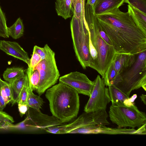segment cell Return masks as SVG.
<instances>
[{
	"label": "cell",
	"instance_id": "cell-21",
	"mask_svg": "<svg viewBox=\"0 0 146 146\" xmlns=\"http://www.w3.org/2000/svg\"><path fill=\"white\" fill-rule=\"evenodd\" d=\"M74 10L73 16L80 21L86 23L85 7V0H72Z\"/></svg>",
	"mask_w": 146,
	"mask_h": 146
},
{
	"label": "cell",
	"instance_id": "cell-26",
	"mask_svg": "<svg viewBox=\"0 0 146 146\" xmlns=\"http://www.w3.org/2000/svg\"><path fill=\"white\" fill-rule=\"evenodd\" d=\"M6 21L5 14L0 5V37L4 38H8L9 37Z\"/></svg>",
	"mask_w": 146,
	"mask_h": 146
},
{
	"label": "cell",
	"instance_id": "cell-12",
	"mask_svg": "<svg viewBox=\"0 0 146 146\" xmlns=\"http://www.w3.org/2000/svg\"><path fill=\"white\" fill-rule=\"evenodd\" d=\"M134 54L116 53L113 60L102 78L105 84L108 86L112 84L116 76L131 62Z\"/></svg>",
	"mask_w": 146,
	"mask_h": 146
},
{
	"label": "cell",
	"instance_id": "cell-30",
	"mask_svg": "<svg viewBox=\"0 0 146 146\" xmlns=\"http://www.w3.org/2000/svg\"><path fill=\"white\" fill-rule=\"evenodd\" d=\"M33 52L39 55L42 60L45 59L46 56V53L44 47L42 48L35 45L33 48Z\"/></svg>",
	"mask_w": 146,
	"mask_h": 146
},
{
	"label": "cell",
	"instance_id": "cell-28",
	"mask_svg": "<svg viewBox=\"0 0 146 146\" xmlns=\"http://www.w3.org/2000/svg\"><path fill=\"white\" fill-rule=\"evenodd\" d=\"M126 3L146 13V0H127Z\"/></svg>",
	"mask_w": 146,
	"mask_h": 146
},
{
	"label": "cell",
	"instance_id": "cell-23",
	"mask_svg": "<svg viewBox=\"0 0 146 146\" xmlns=\"http://www.w3.org/2000/svg\"><path fill=\"white\" fill-rule=\"evenodd\" d=\"M28 78L27 75L26 74L25 76L18 78L9 83L13 92L14 104L16 103L19 94Z\"/></svg>",
	"mask_w": 146,
	"mask_h": 146
},
{
	"label": "cell",
	"instance_id": "cell-8",
	"mask_svg": "<svg viewBox=\"0 0 146 146\" xmlns=\"http://www.w3.org/2000/svg\"><path fill=\"white\" fill-rule=\"evenodd\" d=\"M44 48L46 51V56L33 70H37L39 73L40 81L35 90L39 96L54 85L57 83L60 76L54 52L47 44L45 45Z\"/></svg>",
	"mask_w": 146,
	"mask_h": 146
},
{
	"label": "cell",
	"instance_id": "cell-27",
	"mask_svg": "<svg viewBox=\"0 0 146 146\" xmlns=\"http://www.w3.org/2000/svg\"><path fill=\"white\" fill-rule=\"evenodd\" d=\"M29 88V81L28 78L19 94L16 103L17 104H27Z\"/></svg>",
	"mask_w": 146,
	"mask_h": 146
},
{
	"label": "cell",
	"instance_id": "cell-33",
	"mask_svg": "<svg viewBox=\"0 0 146 146\" xmlns=\"http://www.w3.org/2000/svg\"><path fill=\"white\" fill-rule=\"evenodd\" d=\"M140 97L141 101L145 105L146 104V95L145 94H142L140 96Z\"/></svg>",
	"mask_w": 146,
	"mask_h": 146
},
{
	"label": "cell",
	"instance_id": "cell-32",
	"mask_svg": "<svg viewBox=\"0 0 146 146\" xmlns=\"http://www.w3.org/2000/svg\"><path fill=\"white\" fill-rule=\"evenodd\" d=\"M6 105L4 99L1 95L0 90V110L3 111Z\"/></svg>",
	"mask_w": 146,
	"mask_h": 146
},
{
	"label": "cell",
	"instance_id": "cell-24",
	"mask_svg": "<svg viewBox=\"0 0 146 146\" xmlns=\"http://www.w3.org/2000/svg\"><path fill=\"white\" fill-rule=\"evenodd\" d=\"M26 74L28 77L29 88L33 91L35 90L39 82L40 76L39 71L36 69L32 71L28 68Z\"/></svg>",
	"mask_w": 146,
	"mask_h": 146
},
{
	"label": "cell",
	"instance_id": "cell-22",
	"mask_svg": "<svg viewBox=\"0 0 146 146\" xmlns=\"http://www.w3.org/2000/svg\"><path fill=\"white\" fill-rule=\"evenodd\" d=\"M0 90L6 103L12 102L14 104L13 92L10 83L3 80L0 77Z\"/></svg>",
	"mask_w": 146,
	"mask_h": 146
},
{
	"label": "cell",
	"instance_id": "cell-5",
	"mask_svg": "<svg viewBox=\"0 0 146 146\" xmlns=\"http://www.w3.org/2000/svg\"><path fill=\"white\" fill-rule=\"evenodd\" d=\"M129 97L133 90L146 91V49L135 54L130 63L118 75L112 84Z\"/></svg>",
	"mask_w": 146,
	"mask_h": 146
},
{
	"label": "cell",
	"instance_id": "cell-14",
	"mask_svg": "<svg viewBox=\"0 0 146 146\" xmlns=\"http://www.w3.org/2000/svg\"><path fill=\"white\" fill-rule=\"evenodd\" d=\"M127 0H96L93 6L95 15L106 10L119 8Z\"/></svg>",
	"mask_w": 146,
	"mask_h": 146
},
{
	"label": "cell",
	"instance_id": "cell-29",
	"mask_svg": "<svg viewBox=\"0 0 146 146\" xmlns=\"http://www.w3.org/2000/svg\"><path fill=\"white\" fill-rule=\"evenodd\" d=\"M42 60L41 58L39 55L33 52L28 68L30 70L33 71L35 67Z\"/></svg>",
	"mask_w": 146,
	"mask_h": 146
},
{
	"label": "cell",
	"instance_id": "cell-4",
	"mask_svg": "<svg viewBox=\"0 0 146 146\" xmlns=\"http://www.w3.org/2000/svg\"><path fill=\"white\" fill-rule=\"evenodd\" d=\"M106 110L94 112L83 113L68 123L46 128V132L56 134L67 133L108 134L110 123L108 120Z\"/></svg>",
	"mask_w": 146,
	"mask_h": 146
},
{
	"label": "cell",
	"instance_id": "cell-17",
	"mask_svg": "<svg viewBox=\"0 0 146 146\" xmlns=\"http://www.w3.org/2000/svg\"><path fill=\"white\" fill-rule=\"evenodd\" d=\"M108 86L111 104L119 103L128 104L131 102L129 97L113 85H111Z\"/></svg>",
	"mask_w": 146,
	"mask_h": 146
},
{
	"label": "cell",
	"instance_id": "cell-19",
	"mask_svg": "<svg viewBox=\"0 0 146 146\" xmlns=\"http://www.w3.org/2000/svg\"><path fill=\"white\" fill-rule=\"evenodd\" d=\"M24 26L23 20L19 17L11 26L7 27L9 36L14 39H18L23 35Z\"/></svg>",
	"mask_w": 146,
	"mask_h": 146
},
{
	"label": "cell",
	"instance_id": "cell-13",
	"mask_svg": "<svg viewBox=\"0 0 146 146\" xmlns=\"http://www.w3.org/2000/svg\"><path fill=\"white\" fill-rule=\"evenodd\" d=\"M0 49L6 54L23 61L28 66L29 65L30 59L28 53L17 42L1 40Z\"/></svg>",
	"mask_w": 146,
	"mask_h": 146
},
{
	"label": "cell",
	"instance_id": "cell-7",
	"mask_svg": "<svg viewBox=\"0 0 146 146\" xmlns=\"http://www.w3.org/2000/svg\"><path fill=\"white\" fill-rule=\"evenodd\" d=\"M70 29L74 48L78 60L84 69L90 67L89 30L87 23L79 21L73 16Z\"/></svg>",
	"mask_w": 146,
	"mask_h": 146
},
{
	"label": "cell",
	"instance_id": "cell-2",
	"mask_svg": "<svg viewBox=\"0 0 146 146\" xmlns=\"http://www.w3.org/2000/svg\"><path fill=\"white\" fill-rule=\"evenodd\" d=\"M93 5H85V18L89 30L90 67L102 77L116 54L112 42L99 25L93 10Z\"/></svg>",
	"mask_w": 146,
	"mask_h": 146
},
{
	"label": "cell",
	"instance_id": "cell-31",
	"mask_svg": "<svg viewBox=\"0 0 146 146\" xmlns=\"http://www.w3.org/2000/svg\"><path fill=\"white\" fill-rule=\"evenodd\" d=\"M17 104L20 115L22 117L27 112L29 107L27 104Z\"/></svg>",
	"mask_w": 146,
	"mask_h": 146
},
{
	"label": "cell",
	"instance_id": "cell-3",
	"mask_svg": "<svg viewBox=\"0 0 146 146\" xmlns=\"http://www.w3.org/2000/svg\"><path fill=\"white\" fill-rule=\"evenodd\" d=\"M45 97L52 115L62 123L69 122L77 117L80 106L79 96L74 88L59 82L46 91Z\"/></svg>",
	"mask_w": 146,
	"mask_h": 146
},
{
	"label": "cell",
	"instance_id": "cell-6",
	"mask_svg": "<svg viewBox=\"0 0 146 146\" xmlns=\"http://www.w3.org/2000/svg\"><path fill=\"white\" fill-rule=\"evenodd\" d=\"M110 119L118 127L135 129L146 123V115L133 102L128 104H111L109 111Z\"/></svg>",
	"mask_w": 146,
	"mask_h": 146
},
{
	"label": "cell",
	"instance_id": "cell-20",
	"mask_svg": "<svg viewBox=\"0 0 146 146\" xmlns=\"http://www.w3.org/2000/svg\"><path fill=\"white\" fill-rule=\"evenodd\" d=\"M44 103L43 99L40 96L34 94L33 91L29 87L28 90L27 104L29 108L40 111V109Z\"/></svg>",
	"mask_w": 146,
	"mask_h": 146
},
{
	"label": "cell",
	"instance_id": "cell-15",
	"mask_svg": "<svg viewBox=\"0 0 146 146\" xmlns=\"http://www.w3.org/2000/svg\"><path fill=\"white\" fill-rule=\"evenodd\" d=\"M55 9L57 15L66 19L73 15L72 0H56Z\"/></svg>",
	"mask_w": 146,
	"mask_h": 146
},
{
	"label": "cell",
	"instance_id": "cell-10",
	"mask_svg": "<svg viewBox=\"0 0 146 146\" xmlns=\"http://www.w3.org/2000/svg\"><path fill=\"white\" fill-rule=\"evenodd\" d=\"M30 108L28 111L27 117L23 122L24 126L27 128L45 130L48 127L64 123L52 115L50 116L42 113L40 111Z\"/></svg>",
	"mask_w": 146,
	"mask_h": 146
},
{
	"label": "cell",
	"instance_id": "cell-9",
	"mask_svg": "<svg viewBox=\"0 0 146 146\" xmlns=\"http://www.w3.org/2000/svg\"><path fill=\"white\" fill-rule=\"evenodd\" d=\"M94 81L90 98L84 108V111L87 112L106 110L111 102L108 88L106 87L104 79L98 75Z\"/></svg>",
	"mask_w": 146,
	"mask_h": 146
},
{
	"label": "cell",
	"instance_id": "cell-25",
	"mask_svg": "<svg viewBox=\"0 0 146 146\" xmlns=\"http://www.w3.org/2000/svg\"><path fill=\"white\" fill-rule=\"evenodd\" d=\"M14 122L13 118L8 113L0 110V129L11 127Z\"/></svg>",
	"mask_w": 146,
	"mask_h": 146
},
{
	"label": "cell",
	"instance_id": "cell-34",
	"mask_svg": "<svg viewBox=\"0 0 146 146\" xmlns=\"http://www.w3.org/2000/svg\"></svg>",
	"mask_w": 146,
	"mask_h": 146
},
{
	"label": "cell",
	"instance_id": "cell-18",
	"mask_svg": "<svg viewBox=\"0 0 146 146\" xmlns=\"http://www.w3.org/2000/svg\"><path fill=\"white\" fill-rule=\"evenodd\" d=\"M24 70L21 67L8 68L3 74L4 80L9 83H11L17 79L25 75Z\"/></svg>",
	"mask_w": 146,
	"mask_h": 146
},
{
	"label": "cell",
	"instance_id": "cell-1",
	"mask_svg": "<svg viewBox=\"0 0 146 146\" xmlns=\"http://www.w3.org/2000/svg\"><path fill=\"white\" fill-rule=\"evenodd\" d=\"M95 15L116 53L133 54L146 49V34L138 27L128 11L122 12L119 8Z\"/></svg>",
	"mask_w": 146,
	"mask_h": 146
},
{
	"label": "cell",
	"instance_id": "cell-16",
	"mask_svg": "<svg viewBox=\"0 0 146 146\" xmlns=\"http://www.w3.org/2000/svg\"><path fill=\"white\" fill-rule=\"evenodd\" d=\"M128 12L138 27L146 34V13L128 4Z\"/></svg>",
	"mask_w": 146,
	"mask_h": 146
},
{
	"label": "cell",
	"instance_id": "cell-11",
	"mask_svg": "<svg viewBox=\"0 0 146 146\" xmlns=\"http://www.w3.org/2000/svg\"><path fill=\"white\" fill-rule=\"evenodd\" d=\"M59 82L63 83L76 90L79 94L89 97L94 85L85 74L77 71L71 72L59 78Z\"/></svg>",
	"mask_w": 146,
	"mask_h": 146
}]
</instances>
